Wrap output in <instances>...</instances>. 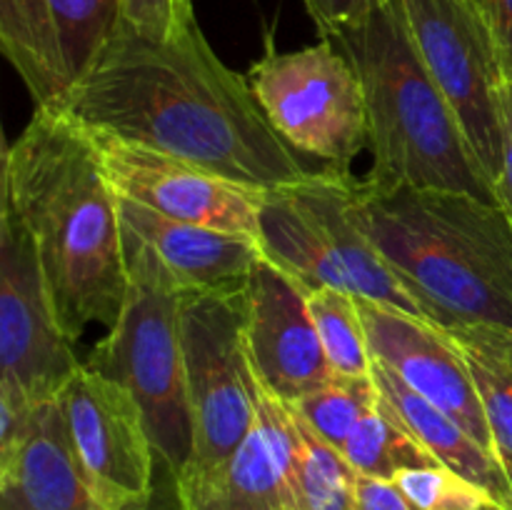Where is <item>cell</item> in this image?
<instances>
[{
	"label": "cell",
	"mask_w": 512,
	"mask_h": 510,
	"mask_svg": "<svg viewBox=\"0 0 512 510\" xmlns=\"http://www.w3.org/2000/svg\"><path fill=\"white\" fill-rule=\"evenodd\" d=\"M193 20L190 0H120V28L150 38H173Z\"/></svg>",
	"instance_id": "cell-27"
},
{
	"label": "cell",
	"mask_w": 512,
	"mask_h": 510,
	"mask_svg": "<svg viewBox=\"0 0 512 510\" xmlns=\"http://www.w3.org/2000/svg\"><path fill=\"white\" fill-rule=\"evenodd\" d=\"M98 140L108 178L120 198L170 220L260 238L263 193L170 155Z\"/></svg>",
	"instance_id": "cell-13"
},
{
	"label": "cell",
	"mask_w": 512,
	"mask_h": 510,
	"mask_svg": "<svg viewBox=\"0 0 512 510\" xmlns=\"http://www.w3.org/2000/svg\"><path fill=\"white\" fill-rule=\"evenodd\" d=\"M435 85L495 188L510 80L480 0H398Z\"/></svg>",
	"instance_id": "cell-8"
},
{
	"label": "cell",
	"mask_w": 512,
	"mask_h": 510,
	"mask_svg": "<svg viewBox=\"0 0 512 510\" xmlns=\"http://www.w3.org/2000/svg\"><path fill=\"white\" fill-rule=\"evenodd\" d=\"M485 510H505V508H500L498 503H493V505H488V508H485Z\"/></svg>",
	"instance_id": "cell-33"
},
{
	"label": "cell",
	"mask_w": 512,
	"mask_h": 510,
	"mask_svg": "<svg viewBox=\"0 0 512 510\" xmlns=\"http://www.w3.org/2000/svg\"><path fill=\"white\" fill-rule=\"evenodd\" d=\"M58 400L80 468L100 505L105 510H148L158 455L133 395L83 365Z\"/></svg>",
	"instance_id": "cell-9"
},
{
	"label": "cell",
	"mask_w": 512,
	"mask_h": 510,
	"mask_svg": "<svg viewBox=\"0 0 512 510\" xmlns=\"http://www.w3.org/2000/svg\"><path fill=\"white\" fill-rule=\"evenodd\" d=\"M308 305L333 375L340 378L373 375L375 360L370 353L368 330L360 315L358 298L348 290L318 288L308 293Z\"/></svg>",
	"instance_id": "cell-23"
},
{
	"label": "cell",
	"mask_w": 512,
	"mask_h": 510,
	"mask_svg": "<svg viewBox=\"0 0 512 510\" xmlns=\"http://www.w3.org/2000/svg\"><path fill=\"white\" fill-rule=\"evenodd\" d=\"M38 400L30 398L13 380L0 378V453L18 443L33 420Z\"/></svg>",
	"instance_id": "cell-29"
},
{
	"label": "cell",
	"mask_w": 512,
	"mask_h": 510,
	"mask_svg": "<svg viewBox=\"0 0 512 510\" xmlns=\"http://www.w3.org/2000/svg\"><path fill=\"white\" fill-rule=\"evenodd\" d=\"M178 510H295L298 425L290 405L260 385L258 415L243 443L200 483L175 493Z\"/></svg>",
	"instance_id": "cell-15"
},
{
	"label": "cell",
	"mask_w": 512,
	"mask_h": 510,
	"mask_svg": "<svg viewBox=\"0 0 512 510\" xmlns=\"http://www.w3.org/2000/svg\"><path fill=\"white\" fill-rule=\"evenodd\" d=\"M245 320V288L235 293H183L180 298L193 458L175 483V493L220 468L253 428L260 380L250 360Z\"/></svg>",
	"instance_id": "cell-6"
},
{
	"label": "cell",
	"mask_w": 512,
	"mask_h": 510,
	"mask_svg": "<svg viewBox=\"0 0 512 510\" xmlns=\"http://www.w3.org/2000/svg\"><path fill=\"white\" fill-rule=\"evenodd\" d=\"M53 108L103 140L185 160L258 193L313 173L223 63L198 20L173 38L120 28L88 73Z\"/></svg>",
	"instance_id": "cell-1"
},
{
	"label": "cell",
	"mask_w": 512,
	"mask_h": 510,
	"mask_svg": "<svg viewBox=\"0 0 512 510\" xmlns=\"http://www.w3.org/2000/svg\"><path fill=\"white\" fill-rule=\"evenodd\" d=\"M365 233L440 330H512V218L495 200L365 178Z\"/></svg>",
	"instance_id": "cell-3"
},
{
	"label": "cell",
	"mask_w": 512,
	"mask_h": 510,
	"mask_svg": "<svg viewBox=\"0 0 512 510\" xmlns=\"http://www.w3.org/2000/svg\"><path fill=\"white\" fill-rule=\"evenodd\" d=\"M0 208L33 238L65 335L75 343L93 325L113 328L128 265L100 140L60 108H35L23 133L5 143Z\"/></svg>",
	"instance_id": "cell-2"
},
{
	"label": "cell",
	"mask_w": 512,
	"mask_h": 510,
	"mask_svg": "<svg viewBox=\"0 0 512 510\" xmlns=\"http://www.w3.org/2000/svg\"><path fill=\"white\" fill-rule=\"evenodd\" d=\"M488 18L493 38L498 43L500 60L508 80L512 83V0H480Z\"/></svg>",
	"instance_id": "cell-31"
},
{
	"label": "cell",
	"mask_w": 512,
	"mask_h": 510,
	"mask_svg": "<svg viewBox=\"0 0 512 510\" xmlns=\"http://www.w3.org/2000/svg\"><path fill=\"white\" fill-rule=\"evenodd\" d=\"M260 248L265 258L300 280L308 290H348L343 270L335 265L318 225L290 188L263 193L260 200Z\"/></svg>",
	"instance_id": "cell-20"
},
{
	"label": "cell",
	"mask_w": 512,
	"mask_h": 510,
	"mask_svg": "<svg viewBox=\"0 0 512 510\" xmlns=\"http://www.w3.org/2000/svg\"><path fill=\"white\" fill-rule=\"evenodd\" d=\"M358 305L375 363L458 420L475 440L495 453L470 365L448 330L373 300L358 298Z\"/></svg>",
	"instance_id": "cell-14"
},
{
	"label": "cell",
	"mask_w": 512,
	"mask_h": 510,
	"mask_svg": "<svg viewBox=\"0 0 512 510\" xmlns=\"http://www.w3.org/2000/svg\"><path fill=\"white\" fill-rule=\"evenodd\" d=\"M395 485L413 510H485L495 500L445 465L408 468L395 475Z\"/></svg>",
	"instance_id": "cell-26"
},
{
	"label": "cell",
	"mask_w": 512,
	"mask_h": 510,
	"mask_svg": "<svg viewBox=\"0 0 512 510\" xmlns=\"http://www.w3.org/2000/svg\"><path fill=\"white\" fill-rule=\"evenodd\" d=\"M120 225L155 250L183 293H235L263 258L258 238L170 220L118 195Z\"/></svg>",
	"instance_id": "cell-17"
},
{
	"label": "cell",
	"mask_w": 512,
	"mask_h": 510,
	"mask_svg": "<svg viewBox=\"0 0 512 510\" xmlns=\"http://www.w3.org/2000/svg\"><path fill=\"white\" fill-rule=\"evenodd\" d=\"M448 335L468 360L495 455L512 485V330L458 328Z\"/></svg>",
	"instance_id": "cell-21"
},
{
	"label": "cell",
	"mask_w": 512,
	"mask_h": 510,
	"mask_svg": "<svg viewBox=\"0 0 512 510\" xmlns=\"http://www.w3.org/2000/svg\"><path fill=\"white\" fill-rule=\"evenodd\" d=\"M245 78L275 133L303 158L348 170L368 148L363 83L333 40L290 53L268 48Z\"/></svg>",
	"instance_id": "cell-7"
},
{
	"label": "cell",
	"mask_w": 512,
	"mask_h": 510,
	"mask_svg": "<svg viewBox=\"0 0 512 510\" xmlns=\"http://www.w3.org/2000/svg\"><path fill=\"white\" fill-rule=\"evenodd\" d=\"M128 295L113 328L83 360L143 410L158 465L178 483L193 458V418L180 348L183 290L145 240L123 228Z\"/></svg>",
	"instance_id": "cell-5"
},
{
	"label": "cell",
	"mask_w": 512,
	"mask_h": 510,
	"mask_svg": "<svg viewBox=\"0 0 512 510\" xmlns=\"http://www.w3.org/2000/svg\"><path fill=\"white\" fill-rule=\"evenodd\" d=\"M328 40V38H325ZM333 40L358 70L368 108L370 178L495 200L458 118L435 85L398 0Z\"/></svg>",
	"instance_id": "cell-4"
},
{
	"label": "cell",
	"mask_w": 512,
	"mask_h": 510,
	"mask_svg": "<svg viewBox=\"0 0 512 510\" xmlns=\"http://www.w3.org/2000/svg\"><path fill=\"white\" fill-rule=\"evenodd\" d=\"M120 30V0H0V48L35 108L58 105Z\"/></svg>",
	"instance_id": "cell-11"
},
{
	"label": "cell",
	"mask_w": 512,
	"mask_h": 510,
	"mask_svg": "<svg viewBox=\"0 0 512 510\" xmlns=\"http://www.w3.org/2000/svg\"><path fill=\"white\" fill-rule=\"evenodd\" d=\"M308 293L265 253L245 285L250 360L260 385L285 405L298 403L335 378L310 315Z\"/></svg>",
	"instance_id": "cell-12"
},
{
	"label": "cell",
	"mask_w": 512,
	"mask_h": 510,
	"mask_svg": "<svg viewBox=\"0 0 512 510\" xmlns=\"http://www.w3.org/2000/svg\"><path fill=\"white\" fill-rule=\"evenodd\" d=\"M320 38H335L363 23L383 0H303Z\"/></svg>",
	"instance_id": "cell-28"
},
{
	"label": "cell",
	"mask_w": 512,
	"mask_h": 510,
	"mask_svg": "<svg viewBox=\"0 0 512 510\" xmlns=\"http://www.w3.org/2000/svg\"><path fill=\"white\" fill-rule=\"evenodd\" d=\"M495 195H498V203L508 210L512 218V83L508 88V100H505V153L503 170L495 180Z\"/></svg>",
	"instance_id": "cell-32"
},
{
	"label": "cell",
	"mask_w": 512,
	"mask_h": 510,
	"mask_svg": "<svg viewBox=\"0 0 512 510\" xmlns=\"http://www.w3.org/2000/svg\"><path fill=\"white\" fill-rule=\"evenodd\" d=\"M293 410V408H290ZM298 425V505L295 510H358V473L320 440L303 420Z\"/></svg>",
	"instance_id": "cell-24"
},
{
	"label": "cell",
	"mask_w": 512,
	"mask_h": 510,
	"mask_svg": "<svg viewBox=\"0 0 512 510\" xmlns=\"http://www.w3.org/2000/svg\"><path fill=\"white\" fill-rule=\"evenodd\" d=\"M378 400L380 390L373 375H365V378H340V375H335L330 383H325L315 393L305 395L303 400L293 403L290 408L298 413V418L320 440L340 450L348 435L353 433L355 425L365 418V413Z\"/></svg>",
	"instance_id": "cell-25"
},
{
	"label": "cell",
	"mask_w": 512,
	"mask_h": 510,
	"mask_svg": "<svg viewBox=\"0 0 512 510\" xmlns=\"http://www.w3.org/2000/svg\"><path fill=\"white\" fill-rule=\"evenodd\" d=\"M0 510H105L80 468L58 398L40 400L23 438L0 453Z\"/></svg>",
	"instance_id": "cell-16"
},
{
	"label": "cell",
	"mask_w": 512,
	"mask_h": 510,
	"mask_svg": "<svg viewBox=\"0 0 512 510\" xmlns=\"http://www.w3.org/2000/svg\"><path fill=\"white\" fill-rule=\"evenodd\" d=\"M358 510H413L395 480L358 475Z\"/></svg>",
	"instance_id": "cell-30"
},
{
	"label": "cell",
	"mask_w": 512,
	"mask_h": 510,
	"mask_svg": "<svg viewBox=\"0 0 512 510\" xmlns=\"http://www.w3.org/2000/svg\"><path fill=\"white\" fill-rule=\"evenodd\" d=\"M340 455L353 465L358 475L395 480L408 468L440 465L418 440L410 435L388 400L380 395L378 403L365 413L340 448Z\"/></svg>",
	"instance_id": "cell-22"
},
{
	"label": "cell",
	"mask_w": 512,
	"mask_h": 510,
	"mask_svg": "<svg viewBox=\"0 0 512 510\" xmlns=\"http://www.w3.org/2000/svg\"><path fill=\"white\" fill-rule=\"evenodd\" d=\"M355 183L358 180L350 178L348 170L325 168L305 178L303 183L293 185V193L318 225L335 265L343 270L355 298L373 300L430 323L418 300L398 283L370 235L365 233L358 215Z\"/></svg>",
	"instance_id": "cell-18"
},
{
	"label": "cell",
	"mask_w": 512,
	"mask_h": 510,
	"mask_svg": "<svg viewBox=\"0 0 512 510\" xmlns=\"http://www.w3.org/2000/svg\"><path fill=\"white\" fill-rule=\"evenodd\" d=\"M83 360L65 335L28 230L0 208V378L33 400L58 398Z\"/></svg>",
	"instance_id": "cell-10"
},
{
	"label": "cell",
	"mask_w": 512,
	"mask_h": 510,
	"mask_svg": "<svg viewBox=\"0 0 512 510\" xmlns=\"http://www.w3.org/2000/svg\"><path fill=\"white\" fill-rule=\"evenodd\" d=\"M373 378L378 383L380 395L398 413L405 428L415 440L445 468L455 470L468 478L478 488H483L500 508L512 510V485L503 463L493 450L475 440L458 420L445 415L425 398L408 388L400 378H395L388 368L375 363Z\"/></svg>",
	"instance_id": "cell-19"
}]
</instances>
